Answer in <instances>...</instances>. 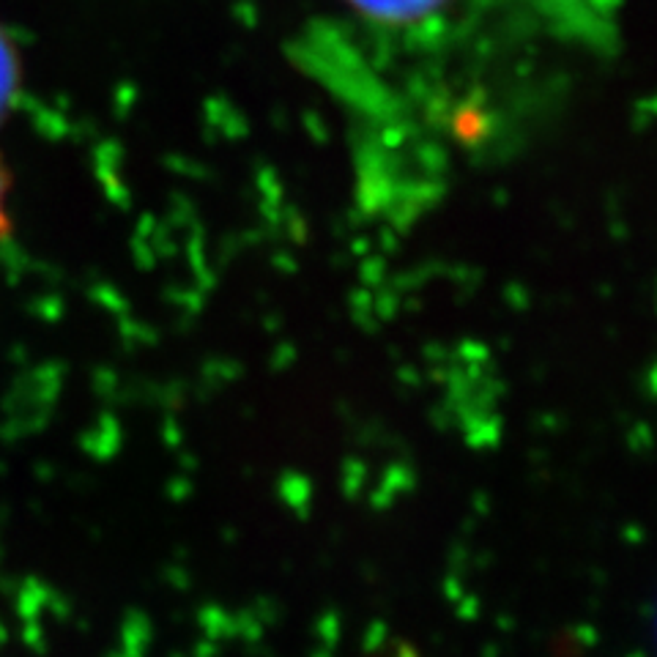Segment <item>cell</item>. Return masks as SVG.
I'll return each instance as SVG.
<instances>
[{
    "label": "cell",
    "mask_w": 657,
    "mask_h": 657,
    "mask_svg": "<svg viewBox=\"0 0 657 657\" xmlns=\"http://www.w3.org/2000/svg\"><path fill=\"white\" fill-rule=\"evenodd\" d=\"M343 4L370 25L406 31L444 17L455 0H343Z\"/></svg>",
    "instance_id": "1"
},
{
    "label": "cell",
    "mask_w": 657,
    "mask_h": 657,
    "mask_svg": "<svg viewBox=\"0 0 657 657\" xmlns=\"http://www.w3.org/2000/svg\"><path fill=\"white\" fill-rule=\"evenodd\" d=\"M14 80H17V63L14 55L6 44V39L0 36V108H4L14 90Z\"/></svg>",
    "instance_id": "2"
},
{
    "label": "cell",
    "mask_w": 657,
    "mask_h": 657,
    "mask_svg": "<svg viewBox=\"0 0 657 657\" xmlns=\"http://www.w3.org/2000/svg\"><path fill=\"white\" fill-rule=\"evenodd\" d=\"M9 192H12V175L0 159V241L12 233V211H9Z\"/></svg>",
    "instance_id": "3"
}]
</instances>
